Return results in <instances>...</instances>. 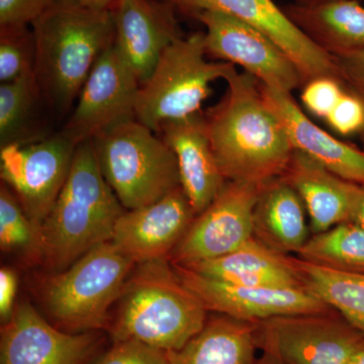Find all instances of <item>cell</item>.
I'll use <instances>...</instances> for the list:
<instances>
[{
    "label": "cell",
    "mask_w": 364,
    "mask_h": 364,
    "mask_svg": "<svg viewBox=\"0 0 364 364\" xmlns=\"http://www.w3.org/2000/svg\"><path fill=\"white\" fill-rule=\"evenodd\" d=\"M56 119L33 73L0 85V147L28 145L56 132Z\"/></svg>",
    "instance_id": "cell-24"
},
{
    "label": "cell",
    "mask_w": 364,
    "mask_h": 364,
    "mask_svg": "<svg viewBox=\"0 0 364 364\" xmlns=\"http://www.w3.org/2000/svg\"><path fill=\"white\" fill-rule=\"evenodd\" d=\"M124 208L105 181L91 141L79 144L70 171L43 222L44 263L63 272L91 249L112 241Z\"/></svg>",
    "instance_id": "cell-4"
},
{
    "label": "cell",
    "mask_w": 364,
    "mask_h": 364,
    "mask_svg": "<svg viewBox=\"0 0 364 364\" xmlns=\"http://www.w3.org/2000/svg\"><path fill=\"white\" fill-rule=\"evenodd\" d=\"M301 196L310 221L311 232L322 233L350 222L358 184L332 173L301 151L294 150L282 176Z\"/></svg>",
    "instance_id": "cell-20"
},
{
    "label": "cell",
    "mask_w": 364,
    "mask_h": 364,
    "mask_svg": "<svg viewBox=\"0 0 364 364\" xmlns=\"http://www.w3.org/2000/svg\"><path fill=\"white\" fill-rule=\"evenodd\" d=\"M255 323L219 315L188 343L170 351V364H255Z\"/></svg>",
    "instance_id": "cell-25"
},
{
    "label": "cell",
    "mask_w": 364,
    "mask_h": 364,
    "mask_svg": "<svg viewBox=\"0 0 364 364\" xmlns=\"http://www.w3.org/2000/svg\"><path fill=\"white\" fill-rule=\"evenodd\" d=\"M346 86L341 79L322 76L308 81L303 86L301 100L314 116L326 119L338 104Z\"/></svg>",
    "instance_id": "cell-31"
},
{
    "label": "cell",
    "mask_w": 364,
    "mask_h": 364,
    "mask_svg": "<svg viewBox=\"0 0 364 364\" xmlns=\"http://www.w3.org/2000/svg\"><path fill=\"white\" fill-rule=\"evenodd\" d=\"M173 268L208 312L257 323L282 316L335 311L306 287L239 286L208 279L186 267Z\"/></svg>",
    "instance_id": "cell-14"
},
{
    "label": "cell",
    "mask_w": 364,
    "mask_h": 364,
    "mask_svg": "<svg viewBox=\"0 0 364 364\" xmlns=\"http://www.w3.org/2000/svg\"><path fill=\"white\" fill-rule=\"evenodd\" d=\"M18 293V274L11 268L0 270V320L1 325L9 322L16 308Z\"/></svg>",
    "instance_id": "cell-34"
},
{
    "label": "cell",
    "mask_w": 364,
    "mask_h": 364,
    "mask_svg": "<svg viewBox=\"0 0 364 364\" xmlns=\"http://www.w3.org/2000/svg\"><path fill=\"white\" fill-rule=\"evenodd\" d=\"M87 364H170L168 351L135 339L114 342L111 349Z\"/></svg>",
    "instance_id": "cell-30"
},
{
    "label": "cell",
    "mask_w": 364,
    "mask_h": 364,
    "mask_svg": "<svg viewBox=\"0 0 364 364\" xmlns=\"http://www.w3.org/2000/svg\"><path fill=\"white\" fill-rule=\"evenodd\" d=\"M140 81L112 45L97 60L60 132L78 146L136 119Z\"/></svg>",
    "instance_id": "cell-9"
},
{
    "label": "cell",
    "mask_w": 364,
    "mask_h": 364,
    "mask_svg": "<svg viewBox=\"0 0 364 364\" xmlns=\"http://www.w3.org/2000/svg\"><path fill=\"white\" fill-rule=\"evenodd\" d=\"M135 267L112 241L100 244L46 282V312L69 332L109 330V310Z\"/></svg>",
    "instance_id": "cell-5"
},
{
    "label": "cell",
    "mask_w": 364,
    "mask_h": 364,
    "mask_svg": "<svg viewBox=\"0 0 364 364\" xmlns=\"http://www.w3.org/2000/svg\"><path fill=\"white\" fill-rule=\"evenodd\" d=\"M298 257L339 272L364 274V229L347 222L310 237Z\"/></svg>",
    "instance_id": "cell-27"
},
{
    "label": "cell",
    "mask_w": 364,
    "mask_h": 364,
    "mask_svg": "<svg viewBox=\"0 0 364 364\" xmlns=\"http://www.w3.org/2000/svg\"><path fill=\"white\" fill-rule=\"evenodd\" d=\"M193 18L202 11H218L244 21L267 35L298 67L304 85L330 76L344 81L343 72L329 53L313 42L287 18L273 0H160Z\"/></svg>",
    "instance_id": "cell-12"
},
{
    "label": "cell",
    "mask_w": 364,
    "mask_h": 364,
    "mask_svg": "<svg viewBox=\"0 0 364 364\" xmlns=\"http://www.w3.org/2000/svg\"><path fill=\"white\" fill-rule=\"evenodd\" d=\"M56 0H0V26H31Z\"/></svg>",
    "instance_id": "cell-33"
},
{
    "label": "cell",
    "mask_w": 364,
    "mask_h": 364,
    "mask_svg": "<svg viewBox=\"0 0 364 364\" xmlns=\"http://www.w3.org/2000/svg\"><path fill=\"white\" fill-rule=\"evenodd\" d=\"M0 249L26 265L44 263L42 229L28 217L4 183L0 188Z\"/></svg>",
    "instance_id": "cell-28"
},
{
    "label": "cell",
    "mask_w": 364,
    "mask_h": 364,
    "mask_svg": "<svg viewBox=\"0 0 364 364\" xmlns=\"http://www.w3.org/2000/svg\"><path fill=\"white\" fill-rule=\"evenodd\" d=\"M36 40L31 26H0V82L33 73Z\"/></svg>",
    "instance_id": "cell-29"
},
{
    "label": "cell",
    "mask_w": 364,
    "mask_h": 364,
    "mask_svg": "<svg viewBox=\"0 0 364 364\" xmlns=\"http://www.w3.org/2000/svg\"><path fill=\"white\" fill-rule=\"evenodd\" d=\"M33 76L57 124L65 123L100 57L116 39L111 9L56 0L32 25Z\"/></svg>",
    "instance_id": "cell-2"
},
{
    "label": "cell",
    "mask_w": 364,
    "mask_h": 364,
    "mask_svg": "<svg viewBox=\"0 0 364 364\" xmlns=\"http://www.w3.org/2000/svg\"><path fill=\"white\" fill-rule=\"evenodd\" d=\"M215 107L203 112L213 152L227 181L264 184L284 176L294 153L284 124L268 107L259 81L236 68Z\"/></svg>",
    "instance_id": "cell-1"
},
{
    "label": "cell",
    "mask_w": 364,
    "mask_h": 364,
    "mask_svg": "<svg viewBox=\"0 0 364 364\" xmlns=\"http://www.w3.org/2000/svg\"><path fill=\"white\" fill-rule=\"evenodd\" d=\"M325 121L339 135L360 134L364 129V100L353 90H345Z\"/></svg>",
    "instance_id": "cell-32"
},
{
    "label": "cell",
    "mask_w": 364,
    "mask_h": 364,
    "mask_svg": "<svg viewBox=\"0 0 364 364\" xmlns=\"http://www.w3.org/2000/svg\"><path fill=\"white\" fill-rule=\"evenodd\" d=\"M258 349L284 364H348L364 334L336 311L255 323Z\"/></svg>",
    "instance_id": "cell-8"
},
{
    "label": "cell",
    "mask_w": 364,
    "mask_h": 364,
    "mask_svg": "<svg viewBox=\"0 0 364 364\" xmlns=\"http://www.w3.org/2000/svg\"><path fill=\"white\" fill-rule=\"evenodd\" d=\"M255 364H284L282 361H280L279 359L274 358L272 354L265 353V352H262L260 358H257L256 359Z\"/></svg>",
    "instance_id": "cell-40"
},
{
    "label": "cell",
    "mask_w": 364,
    "mask_h": 364,
    "mask_svg": "<svg viewBox=\"0 0 364 364\" xmlns=\"http://www.w3.org/2000/svg\"><path fill=\"white\" fill-rule=\"evenodd\" d=\"M102 341L100 331H61L21 301L1 325L0 364H87Z\"/></svg>",
    "instance_id": "cell-15"
},
{
    "label": "cell",
    "mask_w": 364,
    "mask_h": 364,
    "mask_svg": "<svg viewBox=\"0 0 364 364\" xmlns=\"http://www.w3.org/2000/svg\"><path fill=\"white\" fill-rule=\"evenodd\" d=\"M85 6L100 9H111L114 0H74Z\"/></svg>",
    "instance_id": "cell-38"
},
{
    "label": "cell",
    "mask_w": 364,
    "mask_h": 364,
    "mask_svg": "<svg viewBox=\"0 0 364 364\" xmlns=\"http://www.w3.org/2000/svg\"><path fill=\"white\" fill-rule=\"evenodd\" d=\"M100 171L124 210L158 202L181 186L171 148L136 119L91 140Z\"/></svg>",
    "instance_id": "cell-6"
},
{
    "label": "cell",
    "mask_w": 364,
    "mask_h": 364,
    "mask_svg": "<svg viewBox=\"0 0 364 364\" xmlns=\"http://www.w3.org/2000/svg\"><path fill=\"white\" fill-rule=\"evenodd\" d=\"M193 18L205 26L207 55L241 66L261 85L273 90L291 93L303 87L298 67L260 31L218 11H202Z\"/></svg>",
    "instance_id": "cell-13"
},
{
    "label": "cell",
    "mask_w": 364,
    "mask_h": 364,
    "mask_svg": "<svg viewBox=\"0 0 364 364\" xmlns=\"http://www.w3.org/2000/svg\"><path fill=\"white\" fill-rule=\"evenodd\" d=\"M181 267L239 286L306 287L289 256L275 252L254 237L233 252Z\"/></svg>",
    "instance_id": "cell-22"
},
{
    "label": "cell",
    "mask_w": 364,
    "mask_h": 364,
    "mask_svg": "<svg viewBox=\"0 0 364 364\" xmlns=\"http://www.w3.org/2000/svg\"><path fill=\"white\" fill-rule=\"evenodd\" d=\"M176 154L181 188L198 215L226 184L215 160L203 112L163 123L157 132Z\"/></svg>",
    "instance_id": "cell-18"
},
{
    "label": "cell",
    "mask_w": 364,
    "mask_h": 364,
    "mask_svg": "<svg viewBox=\"0 0 364 364\" xmlns=\"http://www.w3.org/2000/svg\"><path fill=\"white\" fill-rule=\"evenodd\" d=\"M344 82L347 83V85H349V87L351 88V90H353L354 92L358 93L359 97L363 98L364 100V79L351 77V76H345ZM360 134L361 136H363L364 142V129Z\"/></svg>",
    "instance_id": "cell-37"
},
{
    "label": "cell",
    "mask_w": 364,
    "mask_h": 364,
    "mask_svg": "<svg viewBox=\"0 0 364 364\" xmlns=\"http://www.w3.org/2000/svg\"><path fill=\"white\" fill-rule=\"evenodd\" d=\"M77 146L61 132L28 145L0 147L1 183L42 227L70 171Z\"/></svg>",
    "instance_id": "cell-10"
},
{
    "label": "cell",
    "mask_w": 364,
    "mask_h": 364,
    "mask_svg": "<svg viewBox=\"0 0 364 364\" xmlns=\"http://www.w3.org/2000/svg\"><path fill=\"white\" fill-rule=\"evenodd\" d=\"M348 364H364V339L359 343L354 353L352 354Z\"/></svg>",
    "instance_id": "cell-39"
},
{
    "label": "cell",
    "mask_w": 364,
    "mask_h": 364,
    "mask_svg": "<svg viewBox=\"0 0 364 364\" xmlns=\"http://www.w3.org/2000/svg\"><path fill=\"white\" fill-rule=\"evenodd\" d=\"M299 30L333 57L364 49V6L358 0H326L282 6Z\"/></svg>",
    "instance_id": "cell-23"
},
{
    "label": "cell",
    "mask_w": 364,
    "mask_h": 364,
    "mask_svg": "<svg viewBox=\"0 0 364 364\" xmlns=\"http://www.w3.org/2000/svg\"><path fill=\"white\" fill-rule=\"evenodd\" d=\"M363 1H364V0H363Z\"/></svg>",
    "instance_id": "cell-42"
},
{
    "label": "cell",
    "mask_w": 364,
    "mask_h": 364,
    "mask_svg": "<svg viewBox=\"0 0 364 364\" xmlns=\"http://www.w3.org/2000/svg\"><path fill=\"white\" fill-rule=\"evenodd\" d=\"M345 76L364 79V49L334 56Z\"/></svg>",
    "instance_id": "cell-35"
},
{
    "label": "cell",
    "mask_w": 364,
    "mask_h": 364,
    "mask_svg": "<svg viewBox=\"0 0 364 364\" xmlns=\"http://www.w3.org/2000/svg\"><path fill=\"white\" fill-rule=\"evenodd\" d=\"M350 223L364 229V186H359L353 210H352Z\"/></svg>",
    "instance_id": "cell-36"
},
{
    "label": "cell",
    "mask_w": 364,
    "mask_h": 364,
    "mask_svg": "<svg viewBox=\"0 0 364 364\" xmlns=\"http://www.w3.org/2000/svg\"><path fill=\"white\" fill-rule=\"evenodd\" d=\"M301 196L282 176L263 184L253 210V236L286 256L299 254L312 235Z\"/></svg>",
    "instance_id": "cell-21"
},
{
    "label": "cell",
    "mask_w": 364,
    "mask_h": 364,
    "mask_svg": "<svg viewBox=\"0 0 364 364\" xmlns=\"http://www.w3.org/2000/svg\"><path fill=\"white\" fill-rule=\"evenodd\" d=\"M117 301L109 327L114 342L135 339L176 351L208 320V311L184 286L167 258L136 264Z\"/></svg>",
    "instance_id": "cell-3"
},
{
    "label": "cell",
    "mask_w": 364,
    "mask_h": 364,
    "mask_svg": "<svg viewBox=\"0 0 364 364\" xmlns=\"http://www.w3.org/2000/svg\"><path fill=\"white\" fill-rule=\"evenodd\" d=\"M289 257L306 289L364 334V274L339 272Z\"/></svg>",
    "instance_id": "cell-26"
},
{
    "label": "cell",
    "mask_w": 364,
    "mask_h": 364,
    "mask_svg": "<svg viewBox=\"0 0 364 364\" xmlns=\"http://www.w3.org/2000/svg\"><path fill=\"white\" fill-rule=\"evenodd\" d=\"M205 32L181 37L163 52L150 77L140 85L136 119L158 132L165 122L202 112L218 79H226L233 64L207 61Z\"/></svg>",
    "instance_id": "cell-7"
},
{
    "label": "cell",
    "mask_w": 364,
    "mask_h": 364,
    "mask_svg": "<svg viewBox=\"0 0 364 364\" xmlns=\"http://www.w3.org/2000/svg\"><path fill=\"white\" fill-rule=\"evenodd\" d=\"M114 46L143 85L163 52L183 37L173 6L160 0H114Z\"/></svg>",
    "instance_id": "cell-17"
},
{
    "label": "cell",
    "mask_w": 364,
    "mask_h": 364,
    "mask_svg": "<svg viewBox=\"0 0 364 364\" xmlns=\"http://www.w3.org/2000/svg\"><path fill=\"white\" fill-rule=\"evenodd\" d=\"M196 217L181 186L146 207L126 210L112 242L136 264L169 259Z\"/></svg>",
    "instance_id": "cell-16"
},
{
    "label": "cell",
    "mask_w": 364,
    "mask_h": 364,
    "mask_svg": "<svg viewBox=\"0 0 364 364\" xmlns=\"http://www.w3.org/2000/svg\"><path fill=\"white\" fill-rule=\"evenodd\" d=\"M259 85L265 102L284 124L294 150L305 153L345 181L364 186V151L335 138L311 121L291 92Z\"/></svg>",
    "instance_id": "cell-19"
},
{
    "label": "cell",
    "mask_w": 364,
    "mask_h": 364,
    "mask_svg": "<svg viewBox=\"0 0 364 364\" xmlns=\"http://www.w3.org/2000/svg\"><path fill=\"white\" fill-rule=\"evenodd\" d=\"M326 1V0H294V2L298 4H304V6H306V4H318V2Z\"/></svg>",
    "instance_id": "cell-41"
},
{
    "label": "cell",
    "mask_w": 364,
    "mask_h": 364,
    "mask_svg": "<svg viewBox=\"0 0 364 364\" xmlns=\"http://www.w3.org/2000/svg\"><path fill=\"white\" fill-rule=\"evenodd\" d=\"M262 186L227 181L170 254L171 264L189 267L221 257L252 239L253 210Z\"/></svg>",
    "instance_id": "cell-11"
}]
</instances>
